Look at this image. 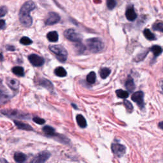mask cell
Wrapping results in <instances>:
<instances>
[{"label":"cell","mask_w":163,"mask_h":163,"mask_svg":"<svg viewBox=\"0 0 163 163\" xmlns=\"http://www.w3.org/2000/svg\"><path fill=\"white\" fill-rule=\"evenodd\" d=\"M14 123L16 126L19 128L20 130H26V131H32L33 128L31 126H29V124H25V123L21 122L18 121H14Z\"/></svg>","instance_id":"cell-16"},{"label":"cell","mask_w":163,"mask_h":163,"mask_svg":"<svg viewBox=\"0 0 163 163\" xmlns=\"http://www.w3.org/2000/svg\"><path fill=\"white\" fill-rule=\"evenodd\" d=\"M50 51L56 56L58 60L64 63L66 61L68 57V52L66 49L61 45H51L49 46Z\"/></svg>","instance_id":"cell-3"},{"label":"cell","mask_w":163,"mask_h":163,"mask_svg":"<svg viewBox=\"0 0 163 163\" xmlns=\"http://www.w3.org/2000/svg\"><path fill=\"white\" fill-rule=\"evenodd\" d=\"M8 12V9L5 6H3L0 7V17H4L7 14Z\"/></svg>","instance_id":"cell-34"},{"label":"cell","mask_w":163,"mask_h":163,"mask_svg":"<svg viewBox=\"0 0 163 163\" xmlns=\"http://www.w3.org/2000/svg\"><path fill=\"white\" fill-rule=\"evenodd\" d=\"M12 98V96L9 95L7 92L6 89L3 90L2 87H0V106L5 104L7 102H8L10 98Z\"/></svg>","instance_id":"cell-11"},{"label":"cell","mask_w":163,"mask_h":163,"mask_svg":"<svg viewBox=\"0 0 163 163\" xmlns=\"http://www.w3.org/2000/svg\"><path fill=\"white\" fill-rule=\"evenodd\" d=\"M144 34L145 38L148 39H149V40H154V39H156L154 34H153L149 29H145L144 31Z\"/></svg>","instance_id":"cell-26"},{"label":"cell","mask_w":163,"mask_h":163,"mask_svg":"<svg viewBox=\"0 0 163 163\" xmlns=\"http://www.w3.org/2000/svg\"><path fill=\"white\" fill-rule=\"evenodd\" d=\"M153 29H154L156 31H159L161 32H162L163 30V25L162 22H157L156 24H155L154 26H153Z\"/></svg>","instance_id":"cell-31"},{"label":"cell","mask_w":163,"mask_h":163,"mask_svg":"<svg viewBox=\"0 0 163 163\" xmlns=\"http://www.w3.org/2000/svg\"><path fill=\"white\" fill-rule=\"evenodd\" d=\"M125 87L126 88V89L130 92H133L135 89V85L134 81H133V79L131 77H129L127 79V80L125 83Z\"/></svg>","instance_id":"cell-15"},{"label":"cell","mask_w":163,"mask_h":163,"mask_svg":"<svg viewBox=\"0 0 163 163\" xmlns=\"http://www.w3.org/2000/svg\"><path fill=\"white\" fill-rule=\"evenodd\" d=\"M116 95L118 98H122V99L127 98L128 96H129V93L127 92V91L122 90V89L117 90L116 91Z\"/></svg>","instance_id":"cell-27"},{"label":"cell","mask_w":163,"mask_h":163,"mask_svg":"<svg viewBox=\"0 0 163 163\" xmlns=\"http://www.w3.org/2000/svg\"><path fill=\"white\" fill-rule=\"evenodd\" d=\"M126 17L128 21H133L137 18V15L133 8H128L126 12Z\"/></svg>","instance_id":"cell-13"},{"label":"cell","mask_w":163,"mask_h":163,"mask_svg":"<svg viewBox=\"0 0 163 163\" xmlns=\"http://www.w3.org/2000/svg\"><path fill=\"white\" fill-rule=\"evenodd\" d=\"M76 47V51L77 52H80V54H82L83 52V51H85V49H86V47L82 45V44H81L80 42H79L78 44H77V45H75Z\"/></svg>","instance_id":"cell-32"},{"label":"cell","mask_w":163,"mask_h":163,"mask_svg":"<svg viewBox=\"0 0 163 163\" xmlns=\"http://www.w3.org/2000/svg\"><path fill=\"white\" fill-rule=\"evenodd\" d=\"M28 59L31 65L34 66H42L45 63L44 59L41 56L36 55V54H31V55H29L28 56Z\"/></svg>","instance_id":"cell-7"},{"label":"cell","mask_w":163,"mask_h":163,"mask_svg":"<svg viewBox=\"0 0 163 163\" xmlns=\"http://www.w3.org/2000/svg\"><path fill=\"white\" fill-rule=\"evenodd\" d=\"M13 73H14L16 75L19 77H24V68L21 66H15L12 68V70Z\"/></svg>","instance_id":"cell-22"},{"label":"cell","mask_w":163,"mask_h":163,"mask_svg":"<svg viewBox=\"0 0 163 163\" xmlns=\"http://www.w3.org/2000/svg\"><path fill=\"white\" fill-rule=\"evenodd\" d=\"M20 43L24 45H31V44L33 43V42L31 39L30 38H29L28 37L24 36L20 39Z\"/></svg>","instance_id":"cell-28"},{"label":"cell","mask_w":163,"mask_h":163,"mask_svg":"<svg viewBox=\"0 0 163 163\" xmlns=\"http://www.w3.org/2000/svg\"><path fill=\"white\" fill-rule=\"evenodd\" d=\"M112 150L115 156L121 157L124 156L126 153V147L119 144H112Z\"/></svg>","instance_id":"cell-6"},{"label":"cell","mask_w":163,"mask_h":163,"mask_svg":"<svg viewBox=\"0 0 163 163\" xmlns=\"http://www.w3.org/2000/svg\"><path fill=\"white\" fill-rule=\"evenodd\" d=\"M106 5L108 8L109 10H112L115 8L116 6V1L115 0H107L106 1Z\"/></svg>","instance_id":"cell-29"},{"label":"cell","mask_w":163,"mask_h":163,"mask_svg":"<svg viewBox=\"0 0 163 163\" xmlns=\"http://www.w3.org/2000/svg\"><path fill=\"white\" fill-rule=\"evenodd\" d=\"M2 114L9 117H14L22 118V119H28L29 115L22 112H20L17 110H2L0 111Z\"/></svg>","instance_id":"cell-5"},{"label":"cell","mask_w":163,"mask_h":163,"mask_svg":"<svg viewBox=\"0 0 163 163\" xmlns=\"http://www.w3.org/2000/svg\"><path fill=\"white\" fill-rule=\"evenodd\" d=\"M47 39L51 42H56L58 40L59 36L56 31H51L47 34Z\"/></svg>","instance_id":"cell-21"},{"label":"cell","mask_w":163,"mask_h":163,"mask_svg":"<svg viewBox=\"0 0 163 163\" xmlns=\"http://www.w3.org/2000/svg\"><path fill=\"white\" fill-rule=\"evenodd\" d=\"M111 73V70L108 68H103L100 70V76L103 79L106 78Z\"/></svg>","instance_id":"cell-25"},{"label":"cell","mask_w":163,"mask_h":163,"mask_svg":"<svg viewBox=\"0 0 163 163\" xmlns=\"http://www.w3.org/2000/svg\"><path fill=\"white\" fill-rule=\"evenodd\" d=\"M43 131L45 132V134L48 136H56L55 132V130L51 126H46L43 127Z\"/></svg>","instance_id":"cell-18"},{"label":"cell","mask_w":163,"mask_h":163,"mask_svg":"<svg viewBox=\"0 0 163 163\" xmlns=\"http://www.w3.org/2000/svg\"><path fill=\"white\" fill-rule=\"evenodd\" d=\"M50 156L51 154L48 152L43 151L39 152L37 156H36V157L31 161V162L34 163H42L47 161Z\"/></svg>","instance_id":"cell-9"},{"label":"cell","mask_w":163,"mask_h":163,"mask_svg":"<svg viewBox=\"0 0 163 163\" xmlns=\"http://www.w3.org/2000/svg\"><path fill=\"white\" fill-rule=\"evenodd\" d=\"M6 23L5 21L4 20H0V29H3L4 27H5Z\"/></svg>","instance_id":"cell-35"},{"label":"cell","mask_w":163,"mask_h":163,"mask_svg":"<svg viewBox=\"0 0 163 163\" xmlns=\"http://www.w3.org/2000/svg\"><path fill=\"white\" fill-rule=\"evenodd\" d=\"M7 50L10 51H14L15 49H16V48H15V47L13 46H12V45H7Z\"/></svg>","instance_id":"cell-36"},{"label":"cell","mask_w":163,"mask_h":163,"mask_svg":"<svg viewBox=\"0 0 163 163\" xmlns=\"http://www.w3.org/2000/svg\"><path fill=\"white\" fill-rule=\"evenodd\" d=\"M54 73L59 77H65L67 75V72L65 70V69L61 66L56 68L55 70H54Z\"/></svg>","instance_id":"cell-20"},{"label":"cell","mask_w":163,"mask_h":163,"mask_svg":"<svg viewBox=\"0 0 163 163\" xmlns=\"http://www.w3.org/2000/svg\"><path fill=\"white\" fill-rule=\"evenodd\" d=\"M39 84L42 86V87L46 88L47 90H48L50 92L54 91V86L49 80H47L45 78H41L38 82Z\"/></svg>","instance_id":"cell-12"},{"label":"cell","mask_w":163,"mask_h":163,"mask_svg":"<svg viewBox=\"0 0 163 163\" xmlns=\"http://www.w3.org/2000/svg\"><path fill=\"white\" fill-rule=\"evenodd\" d=\"M76 120L78 123V125L82 128H85L87 126V122L86 118L82 115H77Z\"/></svg>","instance_id":"cell-19"},{"label":"cell","mask_w":163,"mask_h":163,"mask_svg":"<svg viewBox=\"0 0 163 163\" xmlns=\"http://www.w3.org/2000/svg\"><path fill=\"white\" fill-rule=\"evenodd\" d=\"M7 83L8 86L13 91H17L19 87V82L16 79L8 78H7Z\"/></svg>","instance_id":"cell-14"},{"label":"cell","mask_w":163,"mask_h":163,"mask_svg":"<svg viewBox=\"0 0 163 163\" xmlns=\"http://www.w3.org/2000/svg\"><path fill=\"white\" fill-rule=\"evenodd\" d=\"M33 121L34 122H35V123H36V124H43L45 122V120L43 119V118H42L38 117H33Z\"/></svg>","instance_id":"cell-33"},{"label":"cell","mask_w":163,"mask_h":163,"mask_svg":"<svg viewBox=\"0 0 163 163\" xmlns=\"http://www.w3.org/2000/svg\"><path fill=\"white\" fill-rule=\"evenodd\" d=\"M124 105L126 106L127 110L129 112H131L133 110V106L129 101L124 100Z\"/></svg>","instance_id":"cell-30"},{"label":"cell","mask_w":163,"mask_h":163,"mask_svg":"<svg viewBox=\"0 0 163 163\" xmlns=\"http://www.w3.org/2000/svg\"><path fill=\"white\" fill-rule=\"evenodd\" d=\"M60 21V16L55 12H50L45 20V24L47 26L54 25Z\"/></svg>","instance_id":"cell-10"},{"label":"cell","mask_w":163,"mask_h":163,"mask_svg":"<svg viewBox=\"0 0 163 163\" xmlns=\"http://www.w3.org/2000/svg\"><path fill=\"white\" fill-rule=\"evenodd\" d=\"M159 126H160L161 129H162V122H161L159 123Z\"/></svg>","instance_id":"cell-38"},{"label":"cell","mask_w":163,"mask_h":163,"mask_svg":"<svg viewBox=\"0 0 163 163\" xmlns=\"http://www.w3.org/2000/svg\"><path fill=\"white\" fill-rule=\"evenodd\" d=\"M144 92L141 91H138L135 92L131 96V100L138 105L140 108L144 107Z\"/></svg>","instance_id":"cell-8"},{"label":"cell","mask_w":163,"mask_h":163,"mask_svg":"<svg viewBox=\"0 0 163 163\" xmlns=\"http://www.w3.org/2000/svg\"><path fill=\"white\" fill-rule=\"evenodd\" d=\"M27 159V156L21 152H17L14 154V160L17 162H24Z\"/></svg>","instance_id":"cell-17"},{"label":"cell","mask_w":163,"mask_h":163,"mask_svg":"<svg viewBox=\"0 0 163 163\" xmlns=\"http://www.w3.org/2000/svg\"><path fill=\"white\" fill-rule=\"evenodd\" d=\"M150 51L154 54V56L155 57L159 56L160 54H162V49L161 48V47H160L159 45H154L152 46L150 48Z\"/></svg>","instance_id":"cell-23"},{"label":"cell","mask_w":163,"mask_h":163,"mask_svg":"<svg viewBox=\"0 0 163 163\" xmlns=\"http://www.w3.org/2000/svg\"><path fill=\"white\" fill-rule=\"evenodd\" d=\"M36 6L32 1H28L24 3L20 10L19 17L22 25L25 27H30L32 25L33 19L30 12L35 8Z\"/></svg>","instance_id":"cell-1"},{"label":"cell","mask_w":163,"mask_h":163,"mask_svg":"<svg viewBox=\"0 0 163 163\" xmlns=\"http://www.w3.org/2000/svg\"><path fill=\"white\" fill-rule=\"evenodd\" d=\"M87 82L89 83H91V84H92V83H95L96 80V73L94 71H91L88 74V75L87 76Z\"/></svg>","instance_id":"cell-24"},{"label":"cell","mask_w":163,"mask_h":163,"mask_svg":"<svg viewBox=\"0 0 163 163\" xmlns=\"http://www.w3.org/2000/svg\"><path fill=\"white\" fill-rule=\"evenodd\" d=\"M3 60V54L0 53V62L2 61Z\"/></svg>","instance_id":"cell-37"},{"label":"cell","mask_w":163,"mask_h":163,"mask_svg":"<svg viewBox=\"0 0 163 163\" xmlns=\"http://www.w3.org/2000/svg\"><path fill=\"white\" fill-rule=\"evenodd\" d=\"M64 35H65V37L68 39V40L73 42H80L83 38L82 34L76 31L73 29H67L64 33Z\"/></svg>","instance_id":"cell-4"},{"label":"cell","mask_w":163,"mask_h":163,"mask_svg":"<svg viewBox=\"0 0 163 163\" xmlns=\"http://www.w3.org/2000/svg\"><path fill=\"white\" fill-rule=\"evenodd\" d=\"M86 43L89 51L93 53L100 52L103 50L105 47V44L100 38H92L88 39Z\"/></svg>","instance_id":"cell-2"}]
</instances>
